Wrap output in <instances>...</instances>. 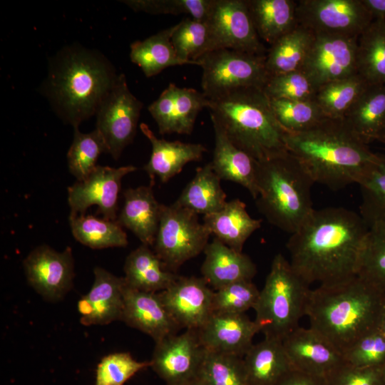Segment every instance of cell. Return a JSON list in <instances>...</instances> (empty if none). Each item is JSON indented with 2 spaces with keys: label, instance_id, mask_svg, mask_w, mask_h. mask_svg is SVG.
<instances>
[{
  "label": "cell",
  "instance_id": "1",
  "mask_svg": "<svg viewBox=\"0 0 385 385\" xmlns=\"http://www.w3.org/2000/svg\"><path fill=\"white\" fill-rule=\"evenodd\" d=\"M369 227L342 207L314 209L287 243L290 265L308 285L333 286L356 276Z\"/></svg>",
  "mask_w": 385,
  "mask_h": 385
},
{
  "label": "cell",
  "instance_id": "2",
  "mask_svg": "<svg viewBox=\"0 0 385 385\" xmlns=\"http://www.w3.org/2000/svg\"><path fill=\"white\" fill-rule=\"evenodd\" d=\"M119 74L100 51L73 43L50 58L41 91L58 118L76 128L96 115Z\"/></svg>",
  "mask_w": 385,
  "mask_h": 385
},
{
  "label": "cell",
  "instance_id": "3",
  "mask_svg": "<svg viewBox=\"0 0 385 385\" xmlns=\"http://www.w3.org/2000/svg\"><path fill=\"white\" fill-rule=\"evenodd\" d=\"M284 141L314 183L333 190L359 184L377 160L343 119L324 118L303 131L284 133Z\"/></svg>",
  "mask_w": 385,
  "mask_h": 385
},
{
  "label": "cell",
  "instance_id": "4",
  "mask_svg": "<svg viewBox=\"0 0 385 385\" xmlns=\"http://www.w3.org/2000/svg\"><path fill=\"white\" fill-rule=\"evenodd\" d=\"M384 302V292L356 276L344 283L311 289L305 316L309 327L343 354L379 327Z\"/></svg>",
  "mask_w": 385,
  "mask_h": 385
},
{
  "label": "cell",
  "instance_id": "5",
  "mask_svg": "<svg viewBox=\"0 0 385 385\" xmlns=\"http://www.w3.org/2000/svg\"><path fill=\"white\" fill-rule=\"evenodd\" d=\"M208 100L211 120L235 145L257 161L287 151L284 131L262 88H241Z\"/></svg>",
  "mask_w": 385,
  "mask_h": 385
},
{
  "label": "cell",
  "instance_id": "6",
  "mask_svg": "<svg viewBox=\"0 0 385 385\" xmlns=\"http://www.w3.org/2000/svg\"><path fill=\"white\" fill-rule=\"evenodd\" d=\"M314 183L288 150L257 161L256 205L270 224L292 234L314 210L311 198Z\"/></svg>",
  "mask_w": 385,
  "mask_h": 385
},
{
  "label": "cell",
  "instance_id": "7",
  "mask_svg": "<svg viewBox=\"0 0 385 385\" xmlns=\"http://www.w3.org/2000/svg\"><path fill=\"white\" fill-rule=\"evenodd\" d=\"M311 289L281 253L272 262L254 310L255 322L265 337L282 340L305 316Z\"/></svg>",
  "mask_w": 385,
  "mask_h": 385
},
{
  "label": "cell",
  "instance_id": "8",
  "mask_svg": "<svg viewBox=\"0 0 385 385\" xmlns=\"http://www.w3.org/2000/svg\"><path fill=\"white\" fill-rule=\"evenodd\" d=\"M211 235L198 215L176 202L162 206L153 251L164 267L175 272L182 265L204 252Z\"/></svg>",
  "mask_w": 385,
  "mask_h": 385
},
{
  "label": "cell",
  "instance_id": "9",
  "mask_svg": "<svg viewBox=\"0 0 385 385\" xmlns=\"http://www.w3.org/2000/svg\"><path fill=\"white\" fill-rule=\"evenodd\" d=\"M265 57L226 48L205 53L198 59L202 93L210 99L241 88H263L270 77Z\"/></svg>",
  "mask_w": 385,
  "mask_h": 385
},
{
  "label": "cell",
  "instance_id": "10",
  "mask_svg": "<svg viewBox=\"0 0 385 385\" xmlns=\"http://www.w3.org/2000/svg\"><path fill=\"white\" fill-rule=\"evenodd\" d=\"M142 108L143 103L129 90L125 75L120 73L96 113V129L115 160L133 142Z\"/></svg>",
  "mask_w": 385,
  "mask_h": 385
},
{
  "label": "cell",
  "instance_id": "11",
  "mask_svg": "<svg viewBox=\"0 0 385 385\" xmlns=\"http://www.w3.org/2000/svg\"><path fill=\"white\" fill-rule=\"evenodd\" d=\"M297 24L313 34L359 36L373 19L361 0H298Z\"/></svg>",
  "mask_w": 385,
  "mask_h": 385
},
{
  "label": "cell",
  "instance_id": "12",
  "mask_svg": "<svg viewBox=\"0 0 385 385\" xmlns=\"http://www.w3.org/2000/svg\"><path fill=\"white\" fill-rule=\"evenodd\" d=\"M212 51L232 49L266 55L254 26L247 0H214L207 21Z\"/></svg>",
  "mask_w": 385,
  "mask_h": 385
},
{
  "label": "cell",
  "instance_id": "13",
  "mask_svg": "<svg viewBox=\"0 0 385 385\" xmlns=\"http://www.w3.org/2000/svg\"><path fill=\"white\" fill-rule=\"evenodd\" d=\"M357 38L314 34L301 71L317 90L326 83L357 73Z\"/></svg>",
  "mask_w": 385,
  "mask_h": 385
},
{
  "label": "cell",
  "instance_id": "14",
  "mask_svg": "<svg viewBox=\"0 0 385 385\" xmlns=\"http://www.w3.org/2000/svg\"><path fill=\"white\" fill-rule=\"evenodd\" d=\"M206 351L197 331L186 329L155 342L150 366L167 385H180L197 378Z\"/></svg>",
  "mask_w": 385,
  "mask_h": 385
},
{
  "label": "cell",
  "instance_id": "15",
  "mask_svg": "<svg viewBox=\"0 0 385 385\" xmlns=\"http://www.w3.org/2000/svg\"><path fill=\"white\" fill-rule=\"evenodd\" d=\"M23 265L28 283L48 302L62 299L73 287L74 260L70 247L58 252L47 245H39Z\"/></svg>",
  "mask_w": 385,
  "mask_h": 385
},
{
  "label": "cell",
  "instance_id": "16",
  "mask_svg": "<svg viewBox=\"0 0 385 385\" xmlns=\"http://www.w3.org/2000/svg\"><path fill=\"white\" fill-rule=\"evenodd\" d=\"M136 170L133 165L119 168L97 165L86 179L76 180L68 187L70 215H84L88 207L96 205L103 218L116 220L122 179Z\"/></svg>",
  "mask_w": 385,
  "mask_h": 385
},
{
  "label": "cell",
  "instance_id": "17",
  "mask_svg": "<svg viewBox=\"0 0 385 385\" xmlns=\"http://www.w3.org/2000/svg\"><path fill=\"white\" fill-rule=\"evenodd\" d=\"M213 293L203 277L183 276L158 292L179 327L193 330L200 329L212 314Z\"/></svg>",
  "mask_w": 385,
  "mask_h": 385
},
{
  "label": "cell",
  "instance_id": "18",
  "mask_svg": "<svg viewBox=\"0 0 385 385\" xmlns=\"http://www.w3.org/2000/svg\"><path fill=\"white\" fill-rule=\"evenodd\" d=\"M208 103L202 92L170 83L148 109L161 135H190L199 113Z\"/></svg>",
  "mask_w": 385,
  "mask_h": 385
},
{
  "label": "cell",
  "instance_id": "19",
  "mask_svg": "<svg viewBox=\"0 0 385 385\" xmlns=\"http://www.w3.org/2000/svg\"><path fill=\"white\" fill-rule=\"evenodd\" d=\"M282 342L292 369L299 371L327 378L344 362L336 347L310 327L299 326Z\"/></svg>",
  "mask_w": 385,
  "mask_h": 385
},
{
  "label": "cell",
  "instance_id": "20",
  "mask_svg": "<svg viewBox=\"0 0 385 385\" xmlns=\"http://www.w3.org/2000/svg\"><path fill=\"white\" fill-rule=\"evenodd\" d=\"M197 331L207 351L244 357L259 329L245 314L212 312Z\"/></svg>",
  "mask_w": 385,
  "mask_h": 385
},
{
  "label": "cell",
  "instance_id": "21",
  "mask_svg": "<svg viewBox=\"0 0 385 385\" xmlns=\"http://www.w3.org/2000/svg\"><path fill=\"white\" fill-rule=\"evenodd\" d=\"M94 280L89 292L77 304L83 325H105L120 320L123 308L124 277H117L105 269L93 270Z\"/></svg>",
  "mask_w": 385,
  "mask_h": 385
},
{
  "label": "cell",
  "instance_id": "22",
  "mask_svg": "<svg viewBox=\"0 0 385 385\" xmlns=\"http://www.w3.org/2000/svg\"><path fill=\"white\" fill-rule=\"evenodd\" d=\"M121 321L152 337L155 342L176 334L180 328L163 304L158 292L124 288Z\"/></svg>",
  "mask_w": 385,
  "mask_h": 385
},
{
  "label": "cell",
  "instance_id": "23",
  "mask_svg": "<svg viewBox=\"0 0 385 385\" xmlns=\"http://www.w3.org/2000/svg\"><path fill=\"white\" fill-rule=\"evenodd\" d=\"M140 128L152 146L150 159L143 168L152 182L155 178L163 183L168 182L180 173L188 163L200 160L207 151L200 143L158 138L145 123H141Z\"/></svg>",
  "mask_w": 385,
  "mask_h": 385
},
{
  "label": "cell",
  "instance_id": "24",
  "mask_svg": "<svg viewBox=\"0 0 385 385\" xmlns=\"http://www.w3.org/2000/svg\"><path fill=\"white\" fill-rule=\"evenodd\" d=\"M201 267L202 277L214 290L230 284L252 280L257 267L251 258L214 237L205 248Z\"/></svg>",
  "mask_w": 385,
  "mask_h": 385
},
{
  "label": "cell",
  "instance_id": "25",
  "mask_svg": "<svg viewBox=\"0 0 385 385\" xmlns=\"http://www.w3.org/2000/svg\"><path fill=\"white\" fill-rule=\"evenodd\" d=\"M123 197L124 204L116 220L130 230L143 245L153 247L163 206L155 199L153 185L126 189Z\"/></svg>",
  "mask_w": 385,
  "mask_h": 385
},
{
  "label": "cell",
  "instance_id": "26",
  "mask_svg": "<svg viewBox=\"0 0 385 385\" xmlns=\"http://www.w3.org/2000/svg\"><path fill=\"white\" fill-rule=\"evenodd\" d=\"M215 148L212 169L220 180L231 181L245 188L255 200L258 196L257 161L235 145L221 128L212 121Z\"/></svg>",
  "mask_w": 385,
  "mask_h": 385
},
{
  "label": "cell",
  "instance_id": "27",
  "mask_svg": "<svg viewBox=\"0 0 385 385\" xmlns=\"http://www.w3.org/2000/svg\"><path fill=\"white\" fill-rule=\"evenodd\" d=\"M261 223V220L249 215L245 203L239 199L227 202L220 211L203 217V224L211 235L238 252H242L246 240Z\"/></svg>",
  "mask_w": 385,
  "mask_h": 385
},
{
  "label": "cell",
  "instance_id": "28",
  "mask_svg": "<svg viewBox=\"0 0 385 385\" xmlns=\"http://www.w3.org/2000/svg\"><path fill=\"white\" fill-rule=\"evenodd\" d=\"M249 385H275L292 369L280 339L265 337L243 357Z\"/></svg>",
  "mask_w": 385,
  "mask_h": 385
},
{
  "label": "cell",
  "instance_id": "29",
  "mask_svg": "<svg viewBox=\"0 0 385 385\" xmlns=\"http://www.w3.org/2000/svg\"><path fill=\"white\" fill-rule=\"evenodd\" d=\"M343 120L366 144L385 130V85L369 84Z\"/></svg>",
  "mask_w": 385,
  "mask_h": 385
},
{
  "label": "cell",
  "instance_id": "30",
  "mask_svg": "<svg viewBox=\"0 0 385 385\" xmlns=\"http://www.w3.org/2000/svg\"><path fill=\"white\" fill-rule=\"evenodd\" d=\"M150 247L141 245L126 257L123 270L126 284L135 289L160 292L179 277L167 270Z\"/></svg>",
  "mask_w": 385,
  "mask_h": 385
},
{
  "label": "cell",
  "instance_id": "31",
  "mask_svg": "<svg viewBox=\"0 0 385 385\" xmlns=\"http://www.w3.org/2000/svg\"><path fill=\"white\" fill-rule=\"evenodd\" d=\"M252 20L260 40L272 45L297 24V1L247 0Z\"/></svg>",
  "mask_w": 385,
  "mask_h": 385
},
{
  "label": "cell",
  "instance_id": "32",
  "mask_svg": "<svg viewBox=\"0 0 385 385\" xmlns=\"http://www.w3.org/2000/svg\"><path fill=\"white\" fill-rule=\"evenodd\" d=\"M211 162L196 169L193 178L186 185L175 202L195 213L204 215L220 211L225 205L227 195Z\"/></svg>",
  "mask_w": 385,
  "mask_h": 385
},
{
  "label": "cell",
  "instance_id": "33",
  "mask_svg": "<svg viewBox=\"0 0 385 385\" xmlns=\"http://www.w3.org/2000/svg\"><path fill=\"white\" fill-rule=\"evenodd\" d=\"M174 29L175 25L143 41H135L131 43L130 60L142 69L146 77L154 76L170 66L190 64L176 54L171 42Z\"/></svg>",
  "mask_w": 385,
  "mask_h": 385
},
{
  "label": "cell",
  "instance_id": "34",
  "mask_svg": "<svg viewBox=\"0 0 385 385\" xmlns=\"http://www.w3.org/2000/svg\"><path fill=\"white\" fill-rule=\"evenodd\" d=\"M356 73L369 84L385 85V21L373 19L357 38Z\"/></svg>",
  "mask_w": 385,
  "mask_h": 385
},
{
  "label": "cell",
  "instance_id": "35",
  "mask_svg": "<svg viewBox=\"0 0 385 385\" xmlns=\"http://www.w3.org/2000/svg\"><path fill=\"white\" fill-rule=\"evenodd\" d=\"M314 34L298 24L267 51L265 67L270 76L301 71Z\"/></svg>",
  "mask_w": 385,
  "mask_h": 385
},
{
  "label": "cell",
  "instance_id": "36",
  "mask_svg": "<svg viewBox=\"0 0 385 385\" xmlns=\"http://www.w3.org/2000/svg\"><path fill=\"white\" fill-rule=\"evenodd\" d=\"M74 238L92 249L124 247L128 244L126 233L117 220L88 215H69Z\"/></svg>",
  "mask_w": 385,
  "mask_h": 385
},
{
  "label": "cell",
  "instance_id": "37",
  "mask_svg": "<svg viewBox=\"0 0 385 385\" xmlns=\"http://www.w3.org/2000/svg\"><path fill=\"white\" fill-rule=\"evenodd\" d=\"M369 85L361 76L355 73L319 87L314 101L325 117L343 119Z\"/></svg>",
  "mask_w": 385,
  "mask_h": 385
},
{
  "label": "cell",
  "instance_id": "38",
  "mask_svg": "<svg viewBox=\"0 0 385 385\" xmlns=\"http://www.w3.org/2000/svg\"><path fill=\"white\" fill-rule=\"evenodd\" d=\"M356 276L385 293V225L369 227L360 252Z\"/></svg>",
  "mask_w": 385,
  "mask_h": 385
},
{
  "label": "cell",
  "instance_id": "39",
  "mask_svg": "<svg viewBox=\"0 0 385 385\" xmlns=\"http://www.w3.org/2000/svg\"><path fill=\"white\" fill-rule=\"evenodd\" d=\"M361 193L359 215L369 227L385 225V154L377 160L358 184Z\"/></svg>",
  "mask_w": 385,
  "mask_h": 385
},
{
  "label": "cell",
  "instance_id": "40",
  "mask_svg": "<svg viewBox=\"0 0 385 385\" xmlns=\"http://www.w3.org/2000/svg\"><path fill=\"white\" fill-rule=\"evenodd\" d=\"M171 42L177 56L190 65L200 66L198 59L212 51L207 22L192 18H185L175 25Z\"/></svg>",
  "mask_w": 385,
  "mask_h": 385
},
{
  "label": "cell",
  "instance_id": "41",
  "mask_svg": "<svg viewBox=\"0 0 385 385\" xmlns=\"http://www.w3.org/2000/svg\"><path fill=\"white\" fill-rule=\"evenodd\" d=\"M108 153L101 134L95 129L83 133L74 128L73 139L67 153L68 167L77 181L86 179L97 167V160L103 153Z\"/></svg>",
  "mask_w": 385,
  "mask_h": 385
},
{
  "label": "cell",
  "instance_id": "42",
  "mask_svg": "<svg viewBox=\"0 0 385 385\" xmlns=\"http://www.w3.org/2000/svg\"><path fill=\"white\" fill-rule=\"evenodd\" d=\"M195 379L202 385H249L243 357L207 351Z\"/></svg>",
  "mask_w": 385,
  "mask_h": 385
},
{
  "label": "cell",
  "instance_id": "43",
  "mask_svg": "<svg viewBox=\"0 0 385 385\" xmlns=\"http://www.w3.org/2000/svg\"><path fill=\"white\" fill-rule=\"evenodd\" d=\"M270 101L274 117L284 133L303 131L327 118L314 100Z\"/></svg>",
  "mask_w": 385,
  "mask_h": 385
},
{
  "label": "cell",
  "instance_id": "44",
  "mask_svg": "<svg viewBox=\"0 0 385 385\" xmlns=\"http://www.w3.org/2000/svg\"><path fill=\"white\" fill-rule=\"evenodd\" d=\"M135 11L151 14H189L192 19L206 22L214 0H128L123 1Z\"/></svg>",
  "mask_w": 385,
  "mask_h": 385
},
{
  "label": "cell",
  "instance_id": "45",
  "mask_svg": "<svg viewBox=\"0 0 385 385\" xmlns=\"http://www.w3.org/2000/svg\"><path fill=\"white\" fill-rule=\"evenodd\" d=\"M260 295V290L252 280H244L230 284L214 290L212 312L245 314L254 309Z\"/></svg>",
  "mask_w": 385,
  "mask_h": 385
},
{
  "label": "cell",
  "instance_id": "46",
  "mask_svg": "<svg viewBox=\"0 0 385 385\" xmlns=\"http://www.w3.org/2000/svg\"><path fill=\"white\" fill-rule=\"evenodd\" d=\"M148 366H150V361H137L129 352L108 354L97 366L95 385H123L135 374Z\"/></svg>",
  "mask_w": 385,
  "mask_h": 385
},
{
  "label": "cell",
  "instance_id": "47",
  "mask_svg": "<svg viewBox=\"0 0 385 385\" xmlns=\"http://www.w3.org/2000/svg\"><path fill=\"white\" fill-rule=\"evenodd\" d=\"M270 99L314 100L317 89L302 71L270 76L262 88Z\"/></svg>",
  "mask_w": 385,
  "mask_h": 385
},
{
  "label": "cell",
  "instance_id": "48",
  "mask_svg": "<svg viewBox=\"0 0 385 385\" xmlns=\"http://www.w3.org/2000/svg\"><path fill=\"white\" fill-rule=\"evenodd\" d=\"M344 361L358 367H380L385 363V334L377 327L359 339L343 354Z\"/></svg>",
  "mask_w": 385,
  "mask_h": 385
},
{
  "label": "cell",
  "instance_id": "49",
  "mask_svg": "<svg viewBox=\"0 0 385 385\" xmlns=\"http://www.w3.org/2000/svg\"><path fill=\"white\" fill-rule=\"evenodd\" d=\"M326 379L327 385H385L381 366L358 367L344 361Z\"/></svg>",
  "mask_w": 385,
  "mask_h": 385
},
{
  "label": "cell",
  "instance_id": "50",
  "mask_svg": "<svg viewBox=\"0 0 385 385\" xmlns=\"http://www.w3.org/2000/svg\"><path fill=\"white\" fill-rule=\"evenodd\" d=\"M275 385H327V379L292 369Z\"/></svg>",
  "mask_w": 385,
  "mask_h": 385
},
{
  "label": "cell",
  "instance_id": "51",
  "mask_svg": "<svg viewBox=\"0 0 385 385\" xmlns=\"http://www.w3.org/2000/svg\"><path fill=\"white\" fill-rule=\"evenodd\" d=\"M373 19L385 21V0H361Z\"/></svg>",
  "mask_w": 385,
  "mask_h": 385
},
{
  "label": "cell",
  "instance_id": "52",
  "mask_svg": "<svg viewBox=\"0 0 385 385\" xmlns=\"http://www.w3.org/2000/svg\"><path fill=\"white\" fill-rule=\"evenodd\" d=\"M379 327L385 334V302L381 309Z\"/></svg>",
  "mask_w": 385,
  "mask_h": 385
},
{
  "label": "cell",
  "instance_id": "53",
  "mask_svg": "<svg viewBox=\"0 0 385 385\" xmlns=\"http://www.w3.org/2000/svg\"><path fill=\"white\" fill-rule=\"evenodd\" d=\"M376 140L385 145V130L379 135Z\"/></svg>",
  "mask_w": 385,
  "mask_h": 385
},
{
  "label": "cell",
  "instance_id": "54",
  "mask_svg": "<svg viewBox=\"0 0 385 385\" xmlns=\"http://www.w3.org/2000/svg\"><path fill=\"white\" fill-rule=\"evenodd\" d=\"M180 385H202L197 379L180 384Z\"/></svg>",
  "mask_w": 385,
  "mask_h": 385
},
{
  "label": "cell",
  "instance_id": "55",
  "mask_svg": "<svg viewBox=\"0 0 385 385\" xmlns=\"http://www.w3.org/2000/svg\"><path fill=\"white\" fill-rule=\"evenodd\" d=\"M381 369H382V371H383V374H384V376L385 377V363L383 364V366H381Z\"/></svg>",
  "mask_w": 385,
  "mask_h": 385
}]
</instances>
